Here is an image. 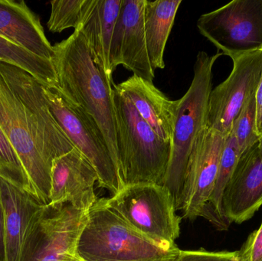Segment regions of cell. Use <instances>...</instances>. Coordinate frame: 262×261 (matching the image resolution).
<instances>
[{
    "label": "cell",
    "mask_w": 262,
    "mask_h": 261,
    "mask_svg": "<svg viewBox=\"0 0 262 261\" xmlns=\"http://www.w3.org/2000/svg\"><path fill=\"white\" fill-rule=\"evenodd\" d=\"M42 85L26 70L0 62V127L36 196L49 205L52 162L75 147L52 116Z\"/></svg>",
    "instance_id": "obj_1"
},
{
    "label": "cell",
    "mask_w": 262,
    "mask_h": 261,
    "mask_svg": "<svg viewBox=\"0 0 262 261\" xmlns=\"http://www.w3.org/2000/svg\"><path fill=\"white\" fill-rule=\"evenodd\" d=\"M53 49L52 62L58 89L68 101L95 121L121 170L117 148L113 81L98 67L84 36L78 31L75 30Z\"/></svg>",
    "instance_id": "obj_2"
},
{
    "label": "cell",
    "mask_w": 262,
    "mask_h": 261,
    "mask_svg": "<svg viewBox=\"0 0 262 261\" xmlns=\"http://www.w3.org/2000/svg\"><path fill=\"white\" fill-rule=\"evenodd\" d=\"M113 86L117 148L124 184L162 185L170 160L171 143L161 139L130 99Z\"/></svg>",
    "instance_id": "obj_3"
},
{
    "label": "cell",
    "mask_w": 262,
    "mask_h": 261,
    "mask_svg": "<svg viewBox=\"0 0 262 261\" xmlns=\"http://www.w3.org/2000/svg\"><path fill=\"white\" fill-rule=\"evenodd\" d=\"M221 55L223 54L220 52L213 55L199 52L190 87L184 96L178 100L171 141L170 160L162 184L170 193L177 211L180 209L191 151L201 132L207 127L209 96L212 90V69Z\"/></svg>",
    "instance_id": "obj_4"
},
{
    "label": "cell",
    "mask_w": 262,
    "mask_h": 261,
    "mask_svg": "<svg viewBox=\"0 0 262 261\" xmlns=\"http://www.w3.org/2000/svg\"><path fill=\"white\" fill-rule=\"evenodd\" d=\"M180 248L166 249L136 231L98 199L88 212L76 254L86 261H173Z\"/></svg>",
    "instance_id": "obj_5"
},
{
    "label": "cell",
    "mask_w": 262,
    "mask_h": 261,
    "mask_svg": "<svg viewBox=\"0 0 262 261\" xmlns=\"http://www.w3.org/2000/svg\"><path fill=\"white\" fill-rule=\"evenodd\" d=\"M103 204L130 226L166 248H178L181 218L177 214L173 199L163 185L154 183L127 185L117 194L101 199Z\"/></svg>",
    "instance_id": "obj_6"
},
{
    "label": "cell",
    "mask_w": 262,
    "mask_h": 261,
    "mask_svg": "<svg viewBox=\"0 0 262 261\" xmlns=\"http://www.w3.org/2000/svg\"><path fill=\"white\" fill-rule=\"evenodd\" d=\"M43 91L52 116L64 134L92 164L98 176V186L112 196L124 186L121 170L105 139L93 119L68 101L58 87L43 84Z\"/></svg>",
    "instance_id": "obj_7"
},
{
    "label": "cell",
    "mask_w": 262,
    "mask_h": 261,
    "mask_svg": "<svg viewBox=\"0 0 262 261\" xmlns=\"http://www.w3.org/2000/svg\"><path fill=\"white\" fill-rule=\"evenodd\" d=\"M87 219L70 204L45 205L31 222L18 261H67Z\"/></svg>",
    "instance_id": "obj_8"
},
{
    "label": "cell",
    "mask_w": 262,
    "mask_h": 261,
    "mask_svg": "<svg viewBox=\"0 0 262 261\" xmlns=\"http://www.w3.org/2000/svg\"><path fill=\"white\" fill-rule=\"evenodd\" d=\"M200 34L229 57L262 49V0H234L203 14Z\"/></svg>",
    "instance_id": "obj_9"
},
{
    "label": "cell",
    "mask_w": 262,
    "mask_h": 261,
    "mask_svg": "<svg viewBox=\"0 0 262 261\" xmlns=\"http://www.w3.org/2000/svg\"><path fill=\"white\" fill-rule=\"evenodd\" d=\"M233 67L227 79L211 91L209 128L229 136L234 121L255 96L262 70V49L231 57Z\"/></svg>",
    "instance_id": "obj_10"
},
{
    "label": "cell",
    "mask_w": 262,
    "mask_h": 261,
    "mask_svg": "<svg viewBox=\"0 0 262 261\" xmlns=\"http://www.w3.org/2000/svg\"><path fill=\"white\" fill-rule=\"evenodd\" d=\"M228 136L206 127L191 151L182 193L180 211L183 218L204 217L215 188L222 153Z\"/></svg>",
    "instance_id": "obj_11"
},
{
    "label": "cell",
    "mask_w": 262,
    "mask_h": 261,
    "mask_svg": "<svg viewBox=\"0 0 262 261\" xmlns=\"http://www.w3.org/2000/svg\"><path fill=\"white\" fill-rule=\"evenodd\" d=\"M145 3L146 0H122L111 43L110 69L113 75L118 65H123L135 76L152 82L155 72L146 49Z\"/></svg>",
    "instance_id": "obj_12"
},
{
    "label": "cell",
    "mask_w": 262,
    "mask_h": 261,
    "mask_svg": "<svg viewBox=\"0 0 262 261\" xmlns=\"http://www.w3.org/2000/svg\"><path fill=\"white\" fill-rule=\"evenodd\" d=\"M98 182V173L92 164L74 148L52 162L49 204H70L79 211L89 212L98 200L95 189Z\"/></svg>",
    "instance_id": "obj_13"
},
{
    "label": "cell",
    "mask_w": 262,
    "mask_h": 261,
    "mask_svg": "<svg viewBox=\"0 0 262 261\" xmlns=\"http://www.w3.org/2000/svg\"><path fill=\"white\" fill-rule=\"evenodd\" d=\"M261 205L262 137L240 157L223 195V214L229 225L241 224Z\"/></svg>",
    "instance_id": "obj_14"
},
{
    "label": "cell",
    "mask_w": 262,
    "mask_h": 261,
    "mask_svg": "<svg viewBox=\"0 0 262 261\" xmlns=\"http://www.w3.org/2000/svg\"><path fill=\"white\" fill-rule=\"evenodd\" d=\"M4 216L5 261H18L26 233L43 203L35 195L0 178Z\"/></svg>",
    "instance_id": "obj_15"
},
{
    "label": "cell",
    "mask_w": 262,
    "mask_h": 261,
    "mask_svg": "<svg viewBox=\"0 0 262 261\" xmlns=\"http://www.w3.org/2000/svg\"><path fill=\"white\" fill-rule=\"evenodd\" d=\"M122 0H85L81 22L75 30L82 34L95 62L112 81L110 49Z\"/></svg>",
    "instance_id": "obj_16"
},
{
    "label": "cell",
    "mask_w": 262,
    "mask_h": 261,
    "mask_svg": "<svg viewBox=\"0 0 262 261\" xmlns=\"http://www.w3.org/2000/svg\"><path fill=\"white\" fill-rule=\"evenodd\" d=\"M115 85L130 99L154 131L163 140L171 143L178 100L170 101L152 82L135 75Z\"/></svg>",
    "instance_id": "obj_17"
},
{
    "label": "cell",
    "mask_w": 262,
    "mask_h": 261,
    "mask_svg": "<svg viewBox=\"0 0 262 261\" xmlns=\"http://www.w3.org/2000/svg\"><path fill=\"white\" fill-rule=\"evenodd\" d=\"M0 35L40 58L55 56L39 18L24 1L0 0Z\"/></svg>",
    "instance_id": "obj_18"
},
{
    "label": "cell",
    "mask_w": 262,
    "mask_h": 261,
    "mask_svg": "<svg viewBox=\"0 0 262 261\" xmlns=\"http://www.w3.org/2000/svg\"><path fill=\"white\" fill-rule=\"evenodd\" d=\"M182 0H146L144 29L148 57L152 70L165 67V48Z\"/></svg>",
    "instance_id": "obj_19"
},
{
    "label": "cell",
    "mask_w": 262,
    "mask_h": 261,
    "mask_svg": "<svg viewBox=\"0 0 262 261\" xmlns=\"http://www.w3.org/2000/svg\"><path fill=\"white\" fill-rule=\"evenodd\" d=\"M0 62L26 70L45 85L58 87L56 70L52 61L33 55L2 35Z\"/></svg>",
    "instance_id": "obj_20"
},
{
    "label": "cell",
    "mask_w": 262,
    "mask_h": 261,
    "mask_svg": "<svg viewBox=\"0 0 262 261\" xmlns=\"http://www.w3.org/2000/svg\"><path fill=\"white\" fill-rule=\"evenodd\" d=\"M0 178L36 196L35 189L9 139L0 127ZM38 197V196H37Z\"/></svg>",
    "instance_id": "obj_21"
},
{
    "label": "cell",
    "mask_w": 262,
    "mask_h": 261,
    "mask_svg": "<svg viewBox=\"0 0 262 261\" xmlns=\"http://www.w3.org/2000/svg\"><path fill=\"white\" fill-rule=\"evenodd\" d=\"M255 97L248 101L235 118L229 135L235 139L241 156L260 139L257 133Z\"/></svg>",
    "instance_id": "obj_22"
},
{
    "label": "cell",
    "mask_w": 262,
    "mask_h": 261,
    "mask_svg": "<svg viewBox=\"0 0 262 261\" xmlns=\"http://www.w3.org/2000/svg\"><path fill=\"white\" fill-rule=\"evenodd\" d=\"M85 0H53L51 2L50 17L47 22L50 32L60 33L66 29H76L81 22Z\"/></svg>",
    "instance_id": "obj_23"
},
{
    "label": "cell",
    "mask_w": 262,
    "mask_h": 261,
    "mask_svg": "<svg viewBox=\"0 0 262 261\" xmlns=\"http://www.w3.org/2000/svg\"><path fill=\"white\" fill-rule=\"evenodd\" d=\"M173 261H243L240 251L212 252L204 249L181 251Z\"/></svg>",
    "instance_id": "obj_24"
},
{
    "label": "cell",
    "mask_w": 262,
    "mask_h": 261,
    "mask_svg": "<svg viewBox=\"0 0 262 261\" xmlns=\"http://www.w3.org/2000/svg\"><path fill=\"white\" fill-rule=\"evenodd\" d=\"M239 251L243 261H262V222L259 228L250 234Z\"/></svg>",
    "instance_id": "obj_25"
},
{
    "label": "cell",
    "mask_w": 262,
    "mask_h": 261,
    "mask_svg": "<svg viewBox=\"0 0 262 261\" xmlns=\"http://www.w3.org/2000/svg\"><path fill=\"white\" fill-rule=\"evenodd\" d=\"M255 108H256L257 133L262 137V70L258 88L255 92Z\"/></svg>",
    "instance_id": "obj_26"
},
{
    "label": "cell",
    "mask_w": 262,
    "mask_h": 261,
    "mask_svg": "<svg viewBox=\"0 0 262 261\" xmlns=\"http://www.w3.org/2000/svg\"><path fill=\"white\" fill-rule=\"evenodd\" d=\"M0 261H5L4 216L0 199Z\"/></svg>",
    "instance_id": "obj_27"
},
{
    "label": "cell",
    "mask_w": 262,
    "mask_h": 261,
    "mask_svg": "<svg viewBox=\"0 0 262 261\" xmlns=\"http://www.w3.org/2000/svg\"><path fill=\"white\" fill-rule=\"evenodd\" d=\"M67 261H86L84 260V259L81 258L76 253L75 254H72L70 257L68 258Z\"/></svg>",
    "instance_id": "obj_28"
}]
</instances>
